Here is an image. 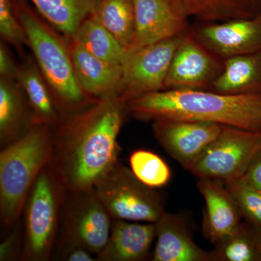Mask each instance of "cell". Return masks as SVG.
Wrapping results in <instances>:
<instances>
[{
  "mask_svg": "<svg viewBox=\"0 0 261 261\" xmlns=\"http://www.w3.org/2000/svg\"><path fill=\"white\" fill-rule=\"evenodd\" d=\"M127 112L126 102L115 94L63 117L55 128L51 162L68 191L94 188L118 162Z\"/></svg>",
  "mask_w": 261,
  "mask_h": 261,
  "instance_id": "cell-1",
  "label": "cell"
},
{
  "mask_svg": "<svg viewBox=\"0 0 261 261\" xmlns=\"http://www.w3.org/2000/svg\"><path fill=\"white\" fill-rule=\"evenodd\" d=\"M128 113L142 121L210 122L261 130V94H225L205 89H165L142 94L126 103Z\"/></svg>",
  "mask_w": 261,
  "mask_h": 261,
  "instance_id": "cell-2",
  "label": "cell"
},
{
  "mask_svg": "<svg viewBox=\"0 0 261 261\" xmlns=\"http://www.w3.org/2000/svg\"><path fill=\"white\" fill-rule=\"evenodd\" d=\"M55 128L35 123L19 140L0 152V218L11 229L23 213L33 184L53 161Z\"/></svg>",
  "mask_w": 261,
  "mask_h": 261,
  "instance_id": "cell-3",
  "label": "cell"
},
{
  "mask_svg": "<svg viewBox=\"0 0 261 261\" xmlns=\"http://www.w3.org/2000/svg\"><path fill=\"white\" fill-rule=\"evenodd\" d=\"M18 15L28 39L36 63L63 113L73 112L97 99L82 90L75 75L70 46L31 8L22 2L15 3Z\"/></svg>",
  "mask_w": 261,
  "mask_h": 261,
  "instance_id": "cell-4",
  "label": "cell"
},
{
  "mask_svg": "<svg viewBox=\"0 0 261 261\" xmlns=\"http://www.w3.org/2000/svg\"><path fill=\"white\" fill-rule=\"evenodd\" d=\"M68 192L51 161L38 175L25 201L24 244L20 260H50Z\"/></svg>",
  "mask_w": 261,
  "mask_h": 261,
  "instance_id": "cell-5",
  "label": "cell"
},
{
  "mask_svg": "<svg viewBox=\"0 0 261 261\" xmlns=\"http://www.w3.org/2000/svg\"><path fill=\"white\" fill-rule=\"evenodd\" d=\"M94 189L113 220L155 223L166 212L159 192L140 181L118 161Z\"/></svg>",
  "mask_w": 261,
  "mask_h": 261,
  "instance_id": "cell-6",
  "label": "cell"
},
{
  "mask_svg": "<svg viewBox=\"0 0 261 261\" xmlns=\"http://www.w3.org/2000/svg\"><path fill=\"white\" fill-rule=\"evenodd\" d=\"M261 151V130L224 126L218 138L189 171L198 178H209L225 185L239 181Z\"/></svg>",
  "mask_w": 261,
  "mask_h": 261,
  "instance_id": "cell-7",
  "label": "cell"
},
{
  "mask_svg": "<svg viewBox=\"0 0 261 261\" xmlns=\"http://www.w3.org/2000/svg\"><path fill=\"white\" fill-rule=\"evenodd\" d=\"M61 222L59 244L82 247L97 255L109 240L113 219L92 188L68 192Z\"/></svg>",
  "mask_w": 261,
  "mask_h": 261,
  "instance_id": "cell-8",
  "label": "cell"
},
{
  "mask_svg": "<svg viewBox=\"0 0 261 261\" xmlns=\"http://www.w3.org/2000/svg\"><path fill=\"white\" fill-rule=\"evenodd\" d=\"M184 33V32H183ZM182 34L126 51L118 95L126 103L142 94L165 90V83Z\"/></svg>",
  "mask_w": 261,
  "mask_h": 261,
  "instance_id": "cell-9",
  "label": "cell"
},
{
  "mask_svg": "<svg viewBox=\"0 0 261 261\" xmlns=\"http://www.w3.org/2000/svg\"><path fill=\"white\" fill-rule=\"evenodd\" d=\"M223 67L224 60L209 50L197 40L190 29H187L175 51L165 89L210 90Z\"/></svg>",
  "mask_w": 261,
  "mask_h": 261,
  "instance_id": "cell-10",
  "label": "cell"
},
{
  "mask_svg": "<svg viewBox=\"0 0 261 261\" xmlns=\"http://www.w3.org/2000/svg\"><path fill=\"white\" fill-rule=\"evenodd\" d=\"M222 126L210 122L156 120L152 130L159 145L189 171L218 138Z\"/></svg>",
  "mask_w": 261,
  "mask_h": 261,
  "instance_id": "cell-11",
  "label": "cell"
},
{
  "mask_svg": "<svg viewBox=\"0 0 261 261\" xmlns=\"http://www.w3.org/2000/svg\"><path fill=\"white\" fill-rule=\"evenodd\" d=\"M135 34L128 51L166 40L188 29L190 18L180 0H133Z\"/></svg>",
  "mask_w": 261,
  "mask_h": 261,
  "instance_id": "cell-12",
  "label": "cell"
},
{
  "mask_svg": "<svg viewBox=\"0 0 261 261\" xmlns=\"http://www.w3.org/2000/svg\"><path fill=\"white\" fill-rule=\"evenodd\" d=\"M190 31L222 60L261 50V13L253 18L205 23Z\"/></svg>",
  "mask_w": 261,
  "mask_h": 261,
  "instance_id": "cell-13",
  "label": "cell"
},
{
  "mask_svg": "<svg viewBox=\"0 0 261 261\" xmlns=\"http://www.w3.org/2000/svg\"><path fill=\"white\" fill-rule=\"evenodd\" d=\"M197 188L205 201L202 232L206 239L216 245L238 229L243 216L222 182L198 178Z\"/></svg>",
  "mask_w": 261,
  "mask_h": 261,
  "instance_id": "cell-14",
  "label": "cell"
},
{
  "mask_svg": "<svg viewBox=\"0 0 261 261\" xmlns=\"http://www.w3.org/2000/svg\"><path fill=\"white\" fill-rule=\"evenodd\" d=\"M154 224L152 260L215 261L213 251H205L195 243L185 216L166 211Z\"/></svg>",
  "mask_w": 261,
  "mask_h": 261,
  "instance_id": "cell-15",
  "label": "cell"
},
{
  "mask_svg": "<svg viewBox=\"0 0 261 261\" xmlns=\"http://www.w3.org/2000/svg\"><path fill=\"white\" fill-rule=\"evenodd\" d=\"M68 42L75 75L82 90L94 99L118 95L123 73L122 65L99 59L73 39Z\"/></svg>",
  "mask_w": 261,
  "mask_h": 261,
  "instance_id": "cell-16",
  "label": "cell"
},
{
  "mask_svg": "<svg viewBox=\"0 0 261 261\" xmlns=\"http://www.w3.org/2000/svg\"><path fill=\"white\" fill-rule=\"evenodd\" d=\"M156 238L154 223L113 220L107 245L97 255V261H142L149 257Z\"/></svg>",
  "mask_w": 261,
  "mask_h": 261,
  "instance_id": "cell-17",
  "label": "cell"
},
{
  "mask_svg": "<svg viewBox=\"0 0 261 261\" xmlns=\"http://www.w3.org/2000/svg\"><path fill=\"white\" fill-rule=\"evenodd\" d=\"M34 113L16 80L0 78V145L21 138L34 125Z\"/></svg>",
  "mask_w": 261,
  "mask_h": 261,
  "instance_id": "cell-18",
  "label": "cell"
},
{
  "mask_svg": "<svg viewBox=\"0 0 261 261\" xmlns=\"http://www.w3.org/2000/svg\"><path fill=\"white\" fill-rule=\"evenodd\" d=\"M16 81L32 107L34 123L56 128L65 114L36 61L29 59L19 66Z\"/></svg>",
  "mask_w": 261,
  "mask_h": 261,
  "instance_id": "cell-19",
  "label": "cell"
},
{
  "mask_svg": "<svg viewBox=\"0 0 261 261\" xmlns=\"http://www.w3.org/2000/svg\"><path fill=\"white\" fill-rule=\"evenodd\" d=\"M211 91L225 94H261V50L224 60Z\"/></svg>",
  "mask_w": 261,
  "mask_h": 261,
  "instance_id": "cell-20",
  "label": "cell"
},
{
  "mask_svg": "<svg viewBox=\"0 0 261 261\" xmlns=\"http://www.w3.org/2000/svg\"><path fill=\"white\" fill-rule=\"evenodd\" d=\"M37 11L66 40L73 37L82 23L93 14L100 0H30Z\"/></svg>",
  "mask_w": 261,
  "mask_h": 261,
  "instance_id": "cell-21",
  "label": "cell"
},
{
  "mask_svg": "<svg viewBox=\"0 0 261 261\" xmlns=\"http://www.w3.org/2000/svg\"><path fill=\"white\" fill-rule=\"evenodd\" d=\"M189 16L203 23L253 18L261 13V0H180Z\"/></svg>",
  "mask_w": 261,
  "mask_h": 261,
  "instance_id": "cell-22",
  "label": "cell"
},
{
  "mask_svg": "<svg viewBox=\"0 0 261 261\" xmlns=\"http://www.w3.org/2000/svg\"><path fill=\"white\" fill-rule=\"evenodd\" d=\"M71 39L94 56L113 64L122 65L126 57V49L94 13L84 20Z\"/></svg>",
  "mask_w": 261,
  "mask_h": 261,
  "instance_id": "cell-23",
  "label": "cell"
},
{
  "mask_svg": "<svg viewBox=\"0 0 261 261\" xmlns=\"http://www.w3.org/2000/svg\"><path fill=\"white\" fill-rule=\"evenodd\" d=\"M94 14L128 51L135 34L133 0H100Z\"/></svg>",
  "mask_w": 261,
  "mask_h": 261,
  "instance_id": "cell-24",
  "label": "cell"
},
{
  "mask_svg": "<svg viewBox=\"0 0 261 261\" xmlns=\"http://www.w3.org/2000/svg\"><path fill=\"white\" fill-rule=\"evenodd\" d=\"M215 246V261L261 260V238L243 222L234 232Z\"/></svg>",
  "mask_w": 261,
  "mask_h": 261,
  "instance_id": "cell-25",
  "label": "cell"
},
{
  "mask_svg": "<svg viewBox=\"0 0 261 261\" xmlns=\"http://www.w3.org/2000/svg\"><path fill=\"white\" fill-rule=\"evenodd\" d=\"M129 164L136 177L151 188H162L171 180V168L167 163L152 151L144 149L134 151L129 157Z\"/></svg>",
  "mask_w": 261,
  "mask_h": 261,
  "instance_id": "cell-26",
  "label": "cell"
},
{
  "mask_svg": "<svg viewBox=\"0 0 261 261\" xmlns=\"http://www.w3.org/2000/svg\"><path fill=\"white\" fill-rule=\"evenodd\" d=\"M243 217L261 229V190L240 181L226 185Z\"/></svg>",
  "mask_w": 261,
  "mask_h": 261,
  "instance_id": "cell-27",
  "label": "cell"
},
{
  "mask_svg": "<svg viewBox=\"0 0 261 261\" xmlns=\"http://www.w3.org/2000/svg\"><path fill=\"white\" fill-rule=\"evenodd\" d=\"M0 34L3 40L18 49L28 45V39L15 13L13 0H0Z\"/></svg>",
  "mask_w": 261,
  "mask_h": 261,
  "instance_id": "cell-28",
  "label": "cell"
},
{
  "mask_svg": "<svg viewBox=\"0 0 261 261\" xmlns=\"http://www.w3.org/2000/svg\"><path fill=\"white\" fill-rule=\"evenodd\" d=\"M24 244L23 223L20 221L10 230L8 236L0 245V260H20Z\"/></svg>",
  "mask_w": 261,
  "mask_h": 261,
  "instance_id": "cell-29",
  "label": "cell"
},
{
  "mask_svg": "<svg viewBox=\"0 0 261 261\" xmlns=\"http://www.w3.org/2000/svg\"><path fill=\"white\" fill-rule=\"evenodd\" d=\"M58 250L61 253L62 260L67 261H93L92 255L84 247L70 244H59Z\"/></svg>",
  "mask_w": 261,
  "mask_h": 261,
  "instance_id": "cell-30",
  "label": "cell"
},
{
  "mask_svg": "<svg viewBox=\"0 0 261 261\" xmlns=\"http://www.w3.org/2000/svg\"><path fill=\"white\" fill-rule=\"evenodd\" d=\"M19 66L3 42L0 44V78L16 80Z\"/></svg>",
  "mask_w": 261,
  "mask_h": 261,
  "instance_id": "cell-31",
  "label": "cell"
},
{
  "mask_svg": "<svg viewBox=\"0 0 261 261\" xmlns=\"http://www.w3.org/2000/svg\"><path fill=\"white\" fill-rule=\"evenodd\" d=\"M239 181L261 190V151L252 160L243 177Z\"/></svg>",
  "mask_w": 261,
  "mask_h": 261,
  "instance_id": "cell-32",
  "label": "cell"
}]
</instances>
